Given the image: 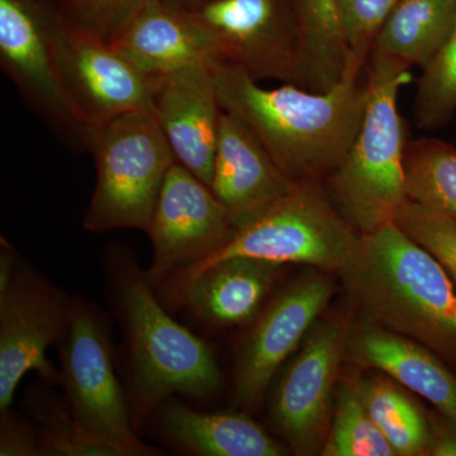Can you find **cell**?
<instances>
[{
    "mask_svg": "<svg viewBox=\"0 0 456 456\" xmlns=\"http://www.w3.org/2000/svg\"><path fill=\"white\" fill-rule=\"evenodd\" d=\"M213 64L191 66L163 77L152 101V114L176 163L208 187L222 114Z\"/></svg>",
    "mask_w": 456,
    "mask_h": 456,
    "instance_id": "cell-15",
    "label": "cell"
},
{
    "mask_svg": "<svg viewBox=\"0 0 456 456\" xmlns=\"http://www.w3.org/2000/svg\"><path fill=\"white\" fill-rule=\"evenodd\" d=\"M180 8L206 35L220 61L239 66L256 82L298 84L299 38L292 4L208 0Z\"/></svg>",
    "mask_w": 456,
    "mask_h": 456,
    "instance_id": "cell-10",
    "label": "cell"
},
{
    "mask_svg": "<svg viewBox=\"0 0 456 456\" xmlns=\"http://www.w3.org/2000/svg\"><path fill=\"white\" fill-rule=\"evenodd\" d=\"M97 183L84 228L147 231L175 156L152 112H131L90 126Z\"/></svg>",
    "mask_w": 456,
    "mask_h": 456,
    "instance_id": "cell-6",
    "label": "cell"
},
{
    "mask_svg": "<svg viewBox=\"0 0 456 456\" xmlns=\"http://www.w3.org/2000/svg\"><path fill=\"white\" fill-rule=\"evenodd\" d=\"M110 45L141 71L158 79L218 61L200 27L167 0H143Z\"/></svg>",
    "mask_w": 456,
    "mask_h": 456,
    "instance_id": "cell-18",
    "label": "cell"
},
{
    "mask_svg": "<svg viewBox=\"0 0 456 456\" xmlns=\"http://www.w3.org/2000/svg\"><path fill=\"white\" fill-rule=\"evenodd\" d=\"M284 265L235 256L204 270L179 294L193 316L211 327L242 326L259 316Z\"/></svg>",
    "mask_w": 456,
    "mask_h": 456,
    "instance_id": "cell-19",
    "label": "cell"
},
{
    "mask_svg": "<svg viewBox=\"0 0 456 456\" xmlns=\"http://www.w3.org/2000/svg\"><path fill=\"white\" fill-rule=\"evenodd\" d=\"M456 20V0H399L375 38L367 77L424 69L439 53Z\"/></svg>",
    "mask_w": 456,
    "mask_h": 456,
    "instance_id": "cell-20",
    "label": "cell"
},
{
    "mask_svg": "<svg viewBox=\"0 0 456 456\" xmlns=\"http://www.w3.org/2000/svg\"><path fill=\"white\" fill-rule=\"evenodd\" d=\"M56 0H0V66L20 97L62 145L89 151L90 126L62 80Z\"/></svg>",
    "mask_w": 456,
    "mask_h": 456,
    "instance_id": "cell-7",
    "label": "cell"
},
{
    "mask_svg": "<svg viewBox=\"0 0 456 456\" xmlns=\"http://www.w3.org/2000/svg\"><path fill=\"white\" fill-rule=\"evenodd\" d=\"M362 233L332 203L322 180L296 183L259 218L240 228L222 250L165 281L167 298L179 294L204 270L235 256L281 264H302L327 273L338 272L358 251Z\"/></svg>",
    "mask_w": 456,
    "mask_h": 456,
    "instance_id": "cell-4",
    "label": "cell"
},
{
    "mask_svg": "<svg viewBox=\"0 0 456 456\" xmlns=\"http://www.w3.org/2000/svg\"><path fill=\"white\" fill-rule=\"evenodd\" d=\"M294 184L248 126L222 110L209 188L236 230L263 216L287 196Z\"/></svg>",
    "mask_w": 456,
    "mask_h": 456,
    "instance_id": "cell-16",
    "label": "cell"
},
{
    "mask_svg": "<svg viewBox=\"0 0 456 456\" xmlns=\"http://www.w3.org/2000/svg\"><path fill=\"white\" fill-rule=\"evenodd\" d=\"M0 415V455L41 456L37 434L29 426L9 410Z\"/></svg>",
    "mask_w": 456,
    "mask_h": 456,
    "instance_id": "cell-31",
    "label": "cell"
},
{
    "mask_svg": "<svg viewBox=\"0 0 456 456\" xmlns=\"http://www.w3.org/2000/svg\"><path fill=\"white\" fill-rule=\"evenodd\" d=\"M322 456H395V450L369 415L360 395L355 371L341 375L334 413Z\"/></svg>",
    "mask_w": 456,
    "mask_h": 456,
    "instance_id": "cell-25",
    "label": "cell"
},
{
    "mask_svg": "<svg viewBox=\"0 0 456 456\" xmlns=\"http://www.w3.org/2000/svg\"><path fill=\"white\" fill-rule=\"evenodd\" d=\"M110 331L97 310L71 301L68 329L60 342V384L71 415L93 436L122 456L154 455L134 432L132 411L114 373Z\"/></svg>",
    "mask_w": 456,
    "mask_h": 456,
    "instance_id": "cell-8",
    "label": "cell"
},
{
    "mask_svg": "<svg viewBox=\"0 0 456 456\" xmlns=\"http://www.w3.org/2000/svg\"><path fill=\"white\" fill-rule=\"evenodd\" d=\"M365 79L370 98L358 134L341 163L323 182L336 208L362 235L395 221L407 200V134L397 102L399 90L412 77L404 73Z\"/></svg>",
    "mask_w": 456,
    "mask_h": 456,
    "instance_id": "cell-5",
    "label": "cell"
},
{
    "mask_svg": "<svg viewBox=\"0 0 456 456\" xmlns=\"http://www.w3.org/2000/svg\"><path fill=\"white\" fill-rule=\"evenodd\" d=\"M430 424L428 456H456V419L439 411H428Z\"/></svg>",
    "mask_w": 456,
    "mask_h": 456,
    "instance_id": "cell-32",
    "label": "cell"
},
{
    "mask_svg": "<svg viewBox=\"0 0 456 456\" xmlns=\"http://www.w3.org/2000/svg\"><path fill=\"white\" fill-rule=\"evenodd\" d=\"M299 38L298 84L322 93L340 84L347 51L336 0H292Z\"/></svg>",
    "mask_w": 456,
    "mask_h": 456,
    "instance_id": "cell-22",
    "label": "cell"
},
{
    "mask_svg": "<svg viewBox=\"0 0 456 456\" xmlns=\"http://www.w3.org/2000/svg\"><path fill=\"white\" fill-rule=\"evenodd\" d=\"M146 232L154 259L145 274L155 289L174 273L218 253L237 230L212 189L175 161L167 171Z\"/></svg>",
    "mask_w": 456,
    "mask_h": 456,
    "instance_id": "cell-11",
    "label": "cell"
},
{
    "mask_svg": "<svg viewBox=\"0 0 456 456\" xmlns=\"http://www.w3.org/2000/svg\"><path fill=\"white\" fill-rule=\"evenodd\" d=\"M353 370L369 415L395 450V456H428V411L388 375H362L359 370Z\"/></svg>",
    "mask_w": 456,
    "mask_h": 456,
    "instance_id": "cell-23",
    "label": "cell"
},
{
    "mask_svg": "<svg viewBox=\"0 0 456 456\" xmlns=\"http://www.w3.org/2000/svg\"><path fill=\"white\" fill-rule=\"evenodd\" d=\"M161 424L171 439L200 456H283L288 449L253 419L237 413H203L165 399Z\"/></svg>",
    "mask_w": 456,
    "mask_h": 456,
    "instance_id": "cell-21",
    "label": "cell"
},
{
    "mask_svg": "<svg viewBox=\"0 0 456 456\" xmlns=\"http://www.w3.org/2000/svg\"><path fill=\"white\" fill-rule=\"evenodd\" d=\"M222 110L239 117L293 183L322 180L338 167L367 110V79H344L327 92L294 84L264 88L239 66H212Z\"/></svg>",
    "mask_w": 456,
    "mask_h": 456,
    "instance_id": "cell-1",
    "label": "cell"
},
{
    "mask_svg": "<svg viewBox=\"0 0 456 456\" xmlns=\"http://www.w3.org/2000/svg\"><path fill=\"white\" fill-rule=\"evenodd\" d=\"M62 80L71 103L89 126L131 112H152L160 80L132 64L116 47L64 16L59 28Z\"/></svg>",
    "mask_w": 456,
    "mask_h": 456,
    "instance_id": "cell-14",
    "label": "cell"
},
{
    "mask_svg": "<svg viewBox=\"0 0 456 456\" xmlns=\"http://www.w3.org/2000/svg\"><path fill=\"white\" fill-rule=\"evenodd\" d=\"M338 275L364 318L424 345L456 369L455 285L395 221L362 235Z\"/></svg>",
    "mask_w": 456,
    "mask_h": 456,
    "instance_id": "cell-2",
    "label": "cell"
},
{
    "mask_svg": "<svg viewBox=\"0 0 456 456\" xmlns=\"http://www.w3.org/2000/svg\"><path fill=\"white\" fill-rule=\"evenodd\" d=\"M171 4L179 5V7H191V5L202 4L208 0H167Z\"/></svg>",
    "mask_w": 456,
    "mask_h": 456,
    "instance_id": "cell-34",
    "label": "cell"
},
{
    "mask_svg": "<svg viewBox=\"0 0 456 456\" xmlns=\"http://www.w3.org/2000/svg\"><path fill=\"white\" fill-rule=\"evenodd\" d=\"M110 251L108 277L130 355L134 426L174 395H215L222 374L209 345L167 314L130 251Z\"/></svg>",
    "mask_w": 456,
    "mask_h": 456,
    "instance_id": "cell-3",
    "label": "cell"
},
{
    "mask_svg": "<svg viewBox=\"0 0 456 456\" xmlns=\"http://www.w3.org/2000/svg\"><path fill=\"white\" fill-rule=\"evenodd\" d=\"M398 227L439 261L456 288V220L406 200L395 217Z\"/></svg>",
    "mask_w": 456,
    "mask_h": 456,
    "instance_id": "cell-29",
    "label": "cell"
},
{
    "mask_svg": "<svg viewBox=\"0 0 456 456\" xmlns=\"http://www.w3.org/2000/svg\"><path fill=\"white\" fill-rule=\"evenodd\" d=\"M35 411L41 422L37 436L42 456H122L89 434L71 415L70 408L65 412L56 402L42 398Z\"/></svg>",
    "mask_w": 456,
    "mask_h": 456,
    "instance_id": "cell-28",
    "label": "cell"
},
{
    "mask_svg": "<svg viewBox=\"0 0 456 456\" xmlns=\"http://www.w3.org/2000/svg\"><path fill=\"white\" fill-rule=\"evenodd\" d=\"M70 310V299L33 270L17 268L0 292V412L9 410L28 371L60 383L46 353L64 338Z\"/></svg>",
    "mask_w": 456,
    "mask_h": 456,
    "instance_id": "cell-13",
    "label": "cell"
},
{
    "mask_svg": "<svg viewBox=\"0 0 456 456\" xmlns=\"http://www.w3.org/2000/svg\"><path fill=\"white\" fill-rule=\"evenodd\" d=\"M73 25L112 44L143 0H56Z\"/></svg>",
    "mask_w": 456,
    "mask_h": 456,
    "instance_id": "cell-30",
    "label": "cell"
},
{
    "mask_svg": "<svg viewBox=\"0 0 456 456\" xmlns=\"http://www.w3.org/2000/svg\"><path fill=\"white\" fill-rule=\"evenodd\" d=\"M0 242H2V248H0V292H3L11 283L18 266L16 264L17 254L13 246L9 244L4 237H2Z\"/></svg>",
    "mask_w": 456,
    "mask_h": 456,
    "instance_id": "cell-33",
    "label": "cell"
},
{
    "mask_svg": "<svg viewBox=\"0 0 456 456\" xmlns=\"http://www.w3.org/2000/svg\"><path fill=\"white\" fill-rule=\"evenodd\" d=\"M335 290L330 273L307 272L288 284L260 312L237 360V406L248 411L259 406L279 369L322 317Z\"/></svg>",
    "mask_w": 456,
    "mask_h": 456,
    "instance_id": "cell-12",
    "label": "cell"
},
{
    "mask_svg": "<svg viewBox=\"0 0 456 456\" xmlns=\"http://www.w3.org/2000/svg\"><path fill=\"white\" fill-rule=\"evenodd\" d=\"M346 45L344 79H362L375 38L399 0H336Z\"/></svg>",
    "mask_w": 456,
    "mask_h": 456,
    "instance_id": "cell-27",
    "label": "cell"
},
{
    "mask_svg": "<svg viewBox=\"0 0 456 456\" xmlns=\"http://www.w3.org/2000/svg\"><path fill=\"white\" fill-rule=\"evenodd\" d=\"M351 330L344 314L321 317L273 391V425L297 455L321 454L325 445Z\"/></svg>",
    "mask_w": 456,
    "mask_h": 456,
    "instance_id": "cell-9",
    "label": "cell"
},
{
    "mask_svg": "<svg viewBox=\"0 0 456 456\" xmlns=\"http://www.w3.org/2000/svg\"><path fill=\"white\" fill-rule=\"evenodd\" d=\"M345 362L378 370L456 419V374L436 354L406 336L364 320L353 325Z\"/></svg>",
    "mask_w": 456,
    "mask_h": 456,
    "instance_id": "cell-17",
    "label": "cell"
},
{
    "mask_svg": "<svg viewBox=\"0 0 456 456\" xmlns=\"http://www.w3.org/2000/svg\"><path fill=\"white\" fill-rule=\"evenodd\" d=\"M456 113V20L445 44L421 69L417 80L413 117L419 130L445 127Z\"/></svg>",
    "mask_w": 456,
    "mask_h": 456,
    "instance_id": "cell-26",
    "label": "cell"
},
{
    "mask_svg": "<svg viewBox=\"0 0 456 456\" xmlns=\"http://www.w3.org/2000/svg\"><path fill=\"white\" fill-rule=\"evenodd\" d=\"M407 200L456 220V147L431 137L407 141Z\"/></svg>",
    "mask_w": 456,
    "mask_h": 456,
    "instance_id": "cell-24",
    "label": "cell"
}]
</instances>
